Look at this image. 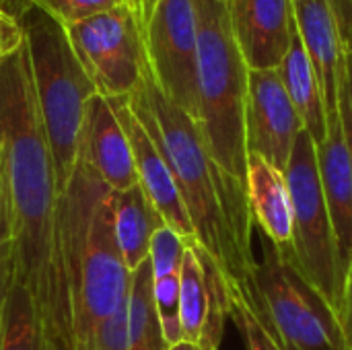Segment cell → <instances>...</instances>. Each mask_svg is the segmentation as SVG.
<instances>
[{
  "mask_svg": "<svg viewBox=\"0 0 352 350\" xmlns=\"http://www.w3.org/2000/svg\"><path fill=\"white\" fill-rule=\"evenodd\" d=\"M0 161L12 219L14 281L31 295L43 350H76L64 192L41 124L25 43L0 62Z\"/></svg>",
  "mask_w": 352,
  "mask_h": 350,
  "instance_id": "1",
  "label": "cell"
},
{
  "mask_svg": "<svg viewBox=\"0 0 352 350\" xmlns=\"http://www.w3.org/2000/svg\"><path fill=\"white\" fill-rule=\"evenodd\" d=\"M128 103L167 159L192 219L196 243L217 266L229 303H248L276 340L270 314L256 283L258 258L252 245L256 225L248 188L217 165L200 124L163 95L151 70L128 97Z\"/></svg>",
  "mask_w": 352,
  "mask_h": 350,
  "instance_id": "2",
  "label": "cell"
},
{
  "mask_svg": "<svg viewBox=\"0 0 352 350\" xmlns=\"http://www.w3.org/2000/svg\"><path fill=\"white\" fill-rule=\"evenodd\" d=\"M64 235L76 350L109 320L130 293L113 223V192L78 157L64 190Z\"/></svg>",
  "mask_w": 352,
  "mask_h": 350,
  "instance_id": "3",
  "label": "cell"
},
{
  "mask_svg": "<svg viewBox=\"0 0 352 350\" xmlns=\"http://www.w3.org/2000/svg\"><path fill=\"white\" fill-rule=\"evenodd\" d=\"M198 25L200 130L217 165L245 186L250 66L233 33L227 0H194Z\"/></svg>",
  "mask_w": 352,
  "mask_h": 350,
  "instance_id": "4",
  "label": "cell"
},
{
  "mask_svg": "<svg viewBox=\"0 0 352 350\" xmlns=\"http://www.w3.org/2000/svg\"><path fill=\"white\" fill-rule=\"evenodd\" d=\"M31 76L54 169L62 192L78 163V144L91 97L99 91L66 35V29L43 10L21 4L19 10Z\"/></svg>",
  "mask_w": 352,
  "mask_h": 350,
  "instance_id": "5",
  "label": "cell"
},
{
  "mask_svg": "<svg viewBox=\"0 0 352 350\" xmlns=\"http://www.w3.org/2000/svg\"><path fill=\"white\" fill-rule=\"evenodd\" d=\"M256 235L260 241L256 283L283 350H349L338 316L307 283L293 256L262 231Z\"/></svg>",
  "mask_w": 352,
  "mask_h": 350,
  "instance_id": "6",
  "label": "cell"
},
{
  "mask_svg": "<svg viewBox=\"0 0 352 350\" xmlns=\"http://www.w3.org/2000/svg\"><path fill=\"white\" fill-rule=\"evenodd\" d=\"M287 182L293 198V248L289 254L307 283L338 316L342 281L336 237L324 196L318 146L305 130L293 146Z\"/></svg>",
  "mask_w": 352,
  "mask_h": 350,
  "instance_id": "7",
  "label": "cell"
},
{
  "mask_svg": "<svg viewBox=\"0 0 352 350\" xmlns=\"http://www.w3.org/2000/svg\"><path fill=\"white\" fill-rule=\"evenodd\" d=\"M64 29L99 95L130 97L142 85L148 60L144 27L134 6H120Z\"/></svg>",
  "mask_w": 352,
  "mask_h": 350,
  "instance_id": "8",
  "label": "cell"
},
{
  "mask_svg": "<svg viewBox=\"0 0 352 350\" xmlns=\"http://www.w3.org/2000/svg\"><path fill=\"white\" fill-rule=\"evenodd\" d=\"M144 45L157 87L198 122V25L194 0H161L144 27Z\"/></svg>",
  "mask_w": 352,
  "mask_h": 350,
  "instance_id": "9",
  "label": "cell"
},
{
  "mask_svg": "<svg viewBox=\"0 0 352 350\" xmlns=\"http://www.w3.org/2000/svg\"><path fill=\"white\" fill-rule=\"evenodd\" d=\"M303 122L283 85L278 68H250L245 105L248 153H256L287 173Z\"/></svg>",
  "mask_w": 352,
  "mask_h": 350,
  "instance_id": "10",
  "label": "cell"
},
{
  "mask_svg": "<svg viewBox=\"0 0 352 350\" xmlns=\"http://www.w3.org/2000/svg\"><path fill=\"white\" fill-rule=\"evenodd\" d=\"M109 101L128 134L130 149L134 155L136 175H138V186L142 188L146 198L153 202V206L157 208L165 225H169L188 243H196L192 219L184 204L175 175L167 159L163 157L161 149L157 146L153 136L146 132V128L140 124V120L132 111L128 97H116Z\"/></svg>",
  "mask_w": 352,
  "mask_h": 350,
  "instance_id": "11",
  "label": "cell"
},
{
  "mask_svg": "<svg viewBox=\"0 0 352 350\" xmlns=\"http://www.w3.org/2000/svg\"><path fill=\"white\" fill-rule=\"evenodd\" d=\"M239 50L252 70L278 68L297 31L293 0H227Z\"/></svg>",
  "mask_w": 352,
  "mask_h": 350,
  "instance_id": "12",
  "label": "cell"
},
{
  "mask_svg": "<svg viewBox=\"0 0 352 350\" xmlns=\"http://www.w3.org/2000/svg\"><path fill=\"white\" fill-rule=\"evenodd\" d=\"M78 157L111 192H124L138 186L128 134L111 101L99 93L91 97L87 105Z\"/></svg>",
  "mask_w": 352,
  "mask_h": 350,
  "instance_id": "13",
  "label": "cell"
},
{
  "mask_svg": "<svg viewBox=\"0 0 352 350\" xmlns=\"http://www.w3.org/2000/svg\"><path fill=\"white\" fill-rule=\"evenodd\" d=\"M297 31L316 70L328 120L338 118V83L342 68V33L328 0H293Z\"/></svg>",
  "mask_w": 352,
  "mask_h": 350,
  "instance_id": "14",
  "label": "cell"
},
{
  "mask_svg": "<svg viewBox=\"0 0 352 350\" xmlns=\"http://www.w3.org/2000/svg\"><path fill=\"white\" fill-rule=\"evenodd\" d=\"M316 146L324 196L336 237L340 281L344 283L352 262V157L340 116L328 120V136Z\"/></svg>",
  "mask_w": 352,
  "mask_h": 350,
  "instance_id": "15",
  "label": "cell"
},
{
  "mask_svg": "<svg viewBox=\"0 0 352 350\" xmlns=\"http://www.w3.org/2000/svg\"><path fill=\"white\" fill-rule=\"evenodd\" d=\"M248 200L258 231L285 252L293 248V198L287 173L256 153H248Z\"/></svg>",
  "mask_w": 352,
  "mask_h": 350,
  "instance_id": "16",
  "label": "cell"
},
{
  "mask_svg": "<svg viewBox=\"0 0 352 350\" xmlns=\"http://www.w3.org/2000/svg\"><path fill=\"white\" fill-rule=\"evenodd\" d=\"M113 223L122 260L130 274L148 260L151 239L165 223L140 186L113 192Z\"/></svg>",
  "mask_w": 352,
  "mask_h": 350,
  "instance_id": "17",
  "label": "cell"
},
{
  "mask_svg": "<svg viewBox=\"0 0 352 350\" xmlns=\"http://www.w3.org/2000/svg\"><path fill=\"white\" fill-rule=\"evenodd\" d=\"M278 72L303 122L305 132L314 138L316 144L324 142V138L328 136V113H326V105H324L316 70L305 52L299 31H295L293 43L278 66Z\"/></svg>",
  "mask_w": 352,
  "mask_h": 350,
  "instance_id": "18",
  "label": "cell"
},
{
  "mask_svg": "<svg viewBox=\"0 0 352 350\" xmlns=\"http://www.w3.org/2000/svg\"><path fill=\"white\" fill-rule=\"evenodd\" d=\"M161 322L153 299L151 260L130 274L128 293V350H167Z\"/></svg>",
  "mask_w": 352,
  "mask_h": 350,
  "instance_id": "19",
  "label": "cell"
},
{
  "mask_svg": "<svg viewBox=\"0 0 352 350\" xmlns=\"http://www.w3.org/2000/svg\"><path fill=\"white\" fill-rule=\"evenodd\" d=\"M2 350H43L37 311L27 289L12 281L4 305Z\"/></svg>",
  "mask_w": 352,
  "mask_h": 350,
  "instance_id": "20",
  "label": "cell"
},
{
  "mask_svg": "<svg viewBox=\"0 0 352 350\" xmlns=\"http://www.w3.org/2000/svg\"><path fill=\"white\" fill-rule=\"evenodd\" d=\"M16 2L43 10L62 27L76 25L80 21H87L91 17H97L101 12H107L120 6H134L138 10L136 0H16Z\"/></svg>",
  "mask_w": 352,
  "mask_h": 350,
  "instance_id": "21",
  "label": "cell"
},
{
  "mask_svg": "<svg viewBox=\"0 0 352 350\" xmlns=\"http://www.w3.org/2000/svg\"><path fill=\"white\" fill-rule=\"evenodd\" d=\"M179 274H165V276H153V299L155 309L161 322L163 336L167 344H175L184 340L182 332V320H179Z\"/></svg>",
  "mask_w": 352,
  "mask_h": 350,
  "instance_id": "22",
  "label": "cell"
},
{
  "mask_svg": "<svg viewBox=\"0 0 352 350\" xmlns=\"http://www.w3.org/2000/svg\"><path fill=\"white\" fill-rule=\"evenodd\" d=\"M190 243L177 235L169 225H161L153 239H151V266H153V276H165V274H177L182 272V262H184V254L186 248Z\"/></svg>",
  "mask_w": 352,
  "mask_h": 350,
  "instance_id": "23",
  "label": "cell"
},
{
  "mask_svg": "<svg viewBox=\"0 0 352 350\" xmlns=\"http://www.w3.org/2000/svg\"><path fill=\"white\" fill-rule=\"evenodd\" d=\"M229 320L241 332L245 350H283V347L272 338V334L260 324L254 309L243 301L229 303Z\"/></svg>",
  "mask_w": 352,
  "mask_h": 350,
  "instance_id": "24",
  "label": "cell"
},
{
  "mask_svg": "<svg viewBox=\"0 0 352 350\" xmlns=\"http://www.w3.org/2000/svg\"><path fill=\"white\" fill-rule=\"evenodd\" d=\"M82 350H128V301L95 330Z\"/></svg>",
  "mask_w": 352,
  "mask_h": 350,
  "instance_id": "25",
  "label": "cell"
},
{
  "mask_svg": "<svg viewBox=\"0 0 352 350\" xmlns=\"http://www.w3.org/2000/svg\"><path fill=\"white\" fill-rule=\"evenodd\" d=\"M342 43H344V54H342L340 83H338V116L352 157V39Z\"/></svg>",
  "mask_w": 352,
  "mask_h": 350,
  "instance_id": "26",
  "label": "cell"
},
{
  "mask_svg": "<svg viewBox=\"0 0 352 350\" xmlns=\"http://www.w3.org/2000/svg\"><path fill=\"white\" fill-rule=\"evenodd\" d=\"M25 43V31L19 10L0 4V62Z\"/></svg>",
  "mask_w": 352,
  "mask_h": 350,
  "instance_id": "27",
  "label": "cell"
},
{
  "mask_svg": "<svg viewBox=\"0 0 352 350\" xmlns=\"http://www.w3.org/2000/svg\"><path fill=\"white\" fill-rule=\"evenodd\" d=\"M14 281V254H12V241L0 250V350H2V334H4V305L6 295Z\"/></svg>",
  "mask_w": 352,
  "mask_h": 350,
  "instance_id": "28",
  "label": "cell"
},
{
  "mask_svg": "<svg viewBox=\"0 0 352 350\" xmlns=\"http://www.w3.org/2000/svg\"><path fill=\"white\" fill-rule=\"evenodd\" d=\"M340 330L346 342V349L352 350V262L344 283H342V297H340V311H338Z\"/></svg>",
  "mask_w": 352,
  "mask_h": 350,
  "instance_id": "29",
  "label": "cell"
},
{
  "mask_svg": "<svg viewBox=\"0 0 352 350\" xmlns=\"http://www.w3.org/2000/svg\"><path fill=\"white\" fill-rule=\"evenodd\" d=\"M12 241V219H10V202H8V188L4 177V167L0 161V250Z\"/></svg>",
  "mask_w": 352,
  "mask_h": 350,
  "instance_id": "30",
  "label": "cell"
},
{
  "mask_svg": "<svg viewBox=\"0 0 352 350\" xmlns=\"http://www.w3.org/2000/svg\"><path fill=\"white\" fill-rule=\"evenodd\" d=\"M328 2L336 14L342 41H349L352 39V0H328Z\"/></svg>",
  "mask_w": 352,
  "mask_h": 350,
  "instance_id": "31",
  "label": "cell"
},
{
  "mask_svg": "<svg viewBox=\"0 0 352 350\" xmlns=\"http://www.w3.org/2000/svg\"><path fill=\"white\" fill-rule=\"evenodd\" d=\"M167 350H206L204 347H200V344H196V342H190V340H179V342H175V344H169V349Z\"/></svg>",
  "mask_w": 352,
  "mask_h": 350,
  "instance_id": "32",
  "label": "cell"
},
{
  "mask_svg": "<svg viewBox=\"0 0 352 350\" xmlns=\"http://www.w3.org/2000/svg\"><path fill=\"white\" fill-rule=\"evenodd\" d=\"M6 2H8V0H0V4H2V6H6Z\"/></svg>",
  "mask_w": 352,
  "mask_h": 350,
  "instance_id": "33",
  "label": "cell"
},
{
  "mask_svg": "<svg viewBox=\"0 0 352 350\" xmlns=\"http://www.w3.org/2000/svg\"><path fill=\"white\" fill-rule=\"evenodd\" d=\"M136 4H138V0H136ZM138 14H140V12H138Z\"/></svg>",
  "mask_w": 352,
  "mask_h": 350,
  "instance_id": "34",
  "label": "cell"
}]
</instances>
